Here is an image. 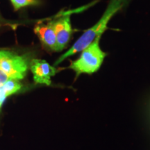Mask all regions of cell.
<instances>
[{
    "label": "cell",
    "instance_id": "obj_9",
    "mask_svg": "<svg viewBox=\"0 0 150 150\" xmlns=\"http://www.w3.org/2000/svg\"><path fill=\"white\" fill-rule=\"evenodd\" d=\"M11 79L7 75L4 71L0 68V86L3 85L5 83H6L7 81L9 80H11Z\"/></svg>",
    "mask_w": 150,
    "mask_h": 150
},
{
    "label": "cell",
    "instance_id": "obj_1",
    "mask_svg": "<svg viewBox=\"0 0 150 150\" xmlns=\"http://www.w3.org/2000/svg\"><path fill=\"white\" fill-rule=\"evenodd\" d=\"M127 1V0H110L107 8L100 20L95 25L86 30L74 44L65 54L60 56L54 63V66L59 65L67 58L83 51L84 49L93 42L97 37H102V33L107 28L108 22L118 11L122 8Z\"/></svg>",
    "mask_w": 150,
    "mask_h": 150
},
{
    "label": "cell",
    "instance_id": "obj_5",
    "mask_svg": "<svg viewBox=\"0 0 150 150\" xmlns=\"http://www.w3.org/2000/svg\"><path fill=\"white\" fill-rule=\"evenodd\" d=\"M54 29L56 36V52H61L68 44L72 35L70 15H65L55 20Z\"/></svg>",
    "mask_w": 150,
    "mask_h": 150
},
{
    "label": "cell",
    "instance_id": "obj_7",
    "mask_svg": "<svg viewBox=\"0 0 150 150\" xmlns=\"http://www.w3.org/2000/svg\"><path fill=\"white\" fill-rule=\"evenodd\" d=\"M22 88V85L17 80L11 79L6 83L0 86V111L6 99L13 95Z\"/></svg>",
    "mask_w": 150,
    "mask_h": 150
},
{
    "label": "cell",
    "instance_id": "obj_4",
    "mask_svg": "<svg viewBox=\"0 0 150 150\" xmlns=\"http://www.w3.org/2000/svg\"><path fill=\"white\" fill-rule=\"evenodd\" d=\"M31 70L35 83L51 85V79L56 74V69L45 60L33 59L31 63Z\"/></svg>",
    "mask_w": 150,
    "mask_h": 150
},
{
    "label": "cell",
    "instance_id": "obj_11",
    "mask_svg": "<svg viewBox=\"0 0 150 150\" xmlns=\"http://www.w3.org/2000/svg\"><path fill=\"white\" fill-rule=\"evenodd\" d=\"M1 22V16H0V22Z\"/></svg>",
    "mask_w": 150,
    "mask_h": 150
},
{
    "label": "cell",
    "instance_id": "obj_3",
    "mask_svg": "<svg viewBox=\"0 0 150 150\" xmlns=\"http://www.w3.org/2000/svg\"><path fill=\"white\" fill-rule=\"evenodd\" d=\"M0 68L11 79L21 80L27 74L29 63L26 56H19L9 52L0 59Z\"/></svg>",
    "mask_w": 150,
    "mask_h": 150
},
{
    "label": "cell",
    "instance_id": "obj_2",
    "mask_svg": "<svg viewBox=\"0 0 150 150\" xmlns=\"http://www.w3.org/2000/svg\"><path fill=\"white\" fill-rule=\"evenodd\" d=\"M100 38L101 37H97L82 51L79 59L71 63L69 67L76 73V78L81 74H93L100 68L106 56L99 47Z\"/></svg>",
    "mask_w": 150,
    "mask_h": 150
},
{
    "label": "cell",
    "instance_id": "obj_8",
    "mask_svg": "<svg viewBox=\"0 0 150 150\" xmlns=\"http://www.w3.org/2000/svg\"><path fill=\"white\" fill-rule=\"evenodd\" d=\"M11 1L15 11H18L23 7L37 4L36 0H11Z\"/></svg>",
    "mask_w": 150,
    "mask_h": 150
},
{
    "label": "cell",
    "instance_id": "obj_6",
    "mask_svg": "<svg viewBox=\"0 0 150 150\" xmlns=\"http://www.w3.org/2000/svg\"><path fill=\"white\" fill-rule=\"evenodd\" d=\"M34 32L45 46L56 52V36L54 29V21L49 22L46 24L37 25L34 28Z\"/></svg>",
    "mask_w": 150,
    "mask_h": 150
},
{
    "label": "cell",
    "instance_id": "obj_10",
    "mask_svg": "<svg viewBox=\"0 0 150 150\" xmlns=\"http://www.w3.org/2000/svg\"><path fill=\"white\" fill-rule=\"evenodd\" d=\"M8 51H0V59L8 54Z\"/></svg>",
    "mask_w": 150,
    "mask_h": 150
}]
</instances>
